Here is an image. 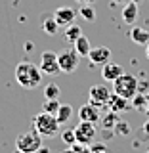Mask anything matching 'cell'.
Masks as SVG:
<instances>
[{
    "instance_id": "cell-19",
    "label": "cell",
    "mask_w": 149,
    "mask_h": 153,
    "mask_svg": "<svg viewBox=\"0 0 149 153\" xmlns=\"http://www.w3.org/2000/svg\"><path fill=\"white\" fill-rule=\"evenodd\" d=\"M71 117H73V105H69V103H61V105H59V109H57V113H56L57 123L63 124V123L69 121Z\"/></svg>"
},
{
    "instance_id": "cell-21",
    "label": "cell",
    "mask_w": 149,
    "mask_h": 153,
    "mask_svg": "<svg viewBox=\"0 0 149 153\" xmlns=\"http://www.w3.org/2000/svg\"><path fill=\"white\" fill-rule=\"evenodd\" d=\"M59 94H61V90L56 82H50L44 86V98L46 100H59Z\"/></svg>"
},
{
    "instance_id": "cell-20",
    "label": "cell",
    "mask_w": 149,
    "mask_h": 153,
    "mask_svg": "<svg viewBox=\"0 0 149 153\" xmlns=\"http://www.w3.org/2000/svg\"><path fill=\"white\" fill-rule=\"evenodd\" d=\"M79 16L82 17L84 21L92 23V21H96V10L90 6V4H82V6L79 8Z\"/></svg>"
},
{
    "instance_id": "cell-16",
    "label": "cell",
    "mask_w": 149,
    "mask_h": 153,
    "mask_svg": "<svg viewBox=\"0 0 149 153\" xmlns=\"http://www.w3.org/2000/svg\"><path fill=\"white\" fill-rule=\"evenodd\" d=\"M130 38L136 42V44L145 46V44H149V31H147V29H143V27L132 25V29H130Z\"/></svg>"
},
{
    "instance_id": "cell-25",
    "label": "cell",
    "mask_w": 149,
    "mask_h": 153,
    "mask_svg": "<svg viewBox=\"0 0 149 153\" xmlns=\"http://www.w3.org/2000/svg\"><path fill=\"white\" fill-rule=\"evenodd\" d=\"M61 140H63L67 146H75V143H76V140H75V130H73V128L63 130V132H61Z\"/></svg>"
},
{
    "instance_id": "cell-22",
    "label": "cell",
    "mask_w": 149,
    "mask_h": 153,
    "mask_svg": "<svg viewBox=\"0 0 149 153\" xmlns=\"http://www.w3.org/2000/svg\"><path fill=\"white\" fill-rule=\"evenodd\" d=\"M119 123V113H115V111H109L107 115L103 117V123H102V126L105 128V130H111V128H115V124Z\"/></svg>"
},
{
    "instance_id": "cell-4",
    "label": "cell",
    "mask_w": 149,
    "mask_h": 153,
    "mask_svg": "<svg viewBox=\"0 0 149 153\" xmlns=\"http://www.w3.org/2000/svg\"><path fill=\"white\" fill-rule=\"evenodd\" d=\"M16 147L19 153H36L42 147V136L36 130L23 132L16 138Z\"/></svg>"
},
{
    "instance_id": "cell-32",
    "label": "cell",
    "mask_w": 149,
    "mask_h": 153,
    "mask_svg": "<svg viewBox=\"0 0 149 153\" xmlns=\"http://www.w3.org/2000/svg\"><path fill=\"white\" fill-rule=\"evenodd\" d=\"M143 130H149V121H147L145 124H143Z\"/></svg>"
},
{
    "instance_id": "cell-3",
    "label": "cell",
    "mask_w": 149,
    "mask_h": 153,
    "mask_svg": "<svg viewBox=\"0 0 149 153\" xmlns=\"http://www.w3.org/2000/svg\"><path fill=\"white\" fill-rule=\"evenodd\" d=\"M113 92L126 100H132L138 94V79L134 75L122 73L117 80H113Z\"/></svg>"
},
{
    "instance_id": "cell-7",
    "label": "cell",
    "mask_w": 149,
    "mask_h": 153,
    "mask_svg": "<svg viewBox=\"0 0 149 153\" xmlns=\"http://www.w3.org/2000/svg\"><path fill=\"white\" fill-rule=\"evenodd\" d=\"M111 94H113V90H109L107 86H103V84H94L92 88L88 90V100H90V103L96 105V107H102V105H107L109 98H111Z\"/></svg>"
},
{
    "instance_id": "cell-10",
    "label": "cell",
    "mask_w": 149,
    "mask_h": 153,
    "mask_svg": "<svg viewBox=\"0 0 149 153\" xmlns=\"http://www.w3.org/2000/svg\"><path fill=\"white\" fill-rule=\"evenodd\" d=\"M79 121H86V123H98L102 121V113H99V107H96L94 103H84L82 107H79Z\"/></svg>"
},
{
    "instance_id": "cell-14",
    "label": "cell",
    "mask_w": 149,
    "mask_h": 153,
    "mask_svg": "<svg viewBox=\"0 0 149 153\" xmlns=\"http://www.w3.org/2000/svg\"><path fill=\"white\" fill-rule=\"evenodd\" d=\"M40 27H42V31H44L48 36H56L57 31H59V25H57L54 13H42V17H40Z\"/></svg>"
},
{
    "instance_id": "cell-17",
    "label": "cell",
    "mask_w": 149,
    "mask_h": 153,
    "mask_svg": "<svg viewBox=\"0 0 149 153\" xmlns=\"http://www.w3.org/2000/svg\"><path fill=\"white\" fill-rule=\"evenodd\" d=\"M73 48L76 50V54H79L80 57H88L90 54V50H92V44H90V40H88V36H84V35H80L76 40L73 42Z\"/></svg>"
},
{
    "instance_id": "cell-26",
    "label": "cell",
    "mask_w": 149,
    "mask_h": 153,
    "mask_svg": "<svg viewBox=\"0 0 149 153\" xmlns=\"http://www.w3.org/2000/svg\"><path fill=\"white\" fill-rule=\"evenodd\" d=\"M132 100H134V107H136V109H142L143 105L147 103V98H145V96H142V92H138Z\"/></svg>"
},
{
    "instance_id": "cell-18",
    "label": "cell",
    "mask_w": 149,
    "mask_h": 153,
    "mask_svg": "<svg viewBox=\"0 0 149 153\" xmlns=\"http://www.w3.org/2000/svg\"><path fill=\"white\" fill-rule=\"evenodd\" d=\"M80 35H82V29L76 25V23H71V25H67V27H65L63 38H65L67 42H69V44H73V42H75Z\"/></svg>"
},
{
    "instance_id": "cell-13",
    "label": "cell",
    "mask_w": 149,
    "mask_h": 153,
    "mask_svg": "<svg viewBox=\"0 0 149 153\" xmlns=\"http://www.w3.org/2000/svg\"><path fill=\"white\" fill-rule=\"evenodd\" d=\"M109 111H115V113H122V111H128L130 109V100H126V98H122V96H119V94H111V98H109Z\"/></svg>"
},
{
    "instance_id": "cell-29",
    "label": "cell",
    "mask_w": 149,
    "mask_h": 153,
    "mask_svg": "<svg viewBox=\"0 0 149 153\" xmlns=\"http://www.w3.org/2000/svg\"><path fill=\"white\" fill-rule=\"evenodd\" d=\"M84 147V146H82ZM82 147H73V149H71L69 153H84V149H82Z\"/></svg>"
},
{
    "instance_id": "cell-8",
    "label": "cell",
    "mask_w": 149,
    "mask_h": 153,
    "mask_svg": "<svg viewBox=\"0 0 149 153\" xmlns=\"http://www.w3.org/2000/svg\"><path fill=\"white\" fill-rule=\"evenodd\" d=\"M38 67H40L42 75H57V71H59V65H57V54L52 50H46L40 54V63H38Z\"/></svg>"
},
{
    "instance_id": "cell-31",
    "label": "cell",
    "mask_w": 149,
    "mask_h": 153,
    "mask_svg": "<svg viewBox=\"0 0 149 153\" xmlns=\"http://www.w3.org/2000/svg\"><path fill=\"white\" fill-rule=\"evenodd\" d=\"M145 57L149 59V44H145Z\"/></svg>"
},
{
    "instance_id": "cell-12",
    "label": "cell",
    "mask_w": 149,
    "mask_h": 153,
    "mask_svg": "<svg viewBox=\"0 0 149 153\" xmlns=\"http://www.w3.org/2000/svg\"><path fill=\"white\" fill-rule=\"evenodd\" d=\"M122 73H124L122 65L115 63V61H107V63H103V65H102V76H103L105 80H109V82L117 80Z\"/></svg>"
},
{
    "instance_id": "cell-1",
    "label": "cell",
    "mask_w": 149,
    "mask_h": 153,
    "mask_svg": "<svg viewBox=\"0 0 149 153\" xmlns=\"http://www.w3.org/2000/svg\"><path fill=\"white\" fill-rule=\"evenodd\" d=\"M16 80L21 88L33 90L42 82V71L33 61H19L16 67Z\"/></svg>"
},
{
    "instance_id": "cell-28",
    "label": "cell",
    "mask_w": 149,
    "mask_h": 153,
    "mask_svg": "<svg viewBox=\"0 0 149 153\" xmlns=\"http://www.w3.org/2000/svg\"><path fill=\"white\" fill-rule=\"evenodd\" d=\"M130 0H111V4L113 6H121V4H128Z\"/></svg>"
},
{
    "instance_id": "cell-34",
    "label": "cell",
    "mask_w": 149,
    "mask_h": 153,
    "mask_svg": "<svg viewBox=\"0 0 149 153\" xmlns=\"http://www.w3.org/2000/svg\"><path fill=\"white\" fill-rule=\"evenodd\" d=\"M147 153H149V151H147Z\"/></svg>"
},
{
    "instance_id": "cell-24",
    "label": "cell",
    "mask_w": 149,
    "mask_h": 153,
    "mask_svg": "<svg viewBox=\"0 0 149 153\" xmlns=\"http://www.w3.org/2000/svg\"><path fill=\"white\" fill-rule=\"evenodd\" d=\"M59 100H46L44 105H42V111H46V113H52V115H56L57 113V109H59Z\"/></svg>"
},
{
    "instance_id": "cell-23",
    "label": "cell",
    "mask_w": 149,
    "mask_h": 153,
    "mask_svg": "<svg viewBox=\"0 0 149 153\" xmlns=\"http://www.w3.org/2000/svg\"><path fill=\"white\" fill-rule=\"evenodd\" d=\"M115 134H119V136H130V132H132V128H130V124H128L126 121H119L117 124H115Z\"/></svg>"
},
{
    "instance_id": "cell-5",
    "label": "cell",
    "mask_w": 149,
    "mask_h": 153,
    "mask_svg": "<svg viewBox=\"0 0 149 153\" xmlns=\"http://www.w3.org/2000/svg\"><path fill=\"white\" fill-rule=\"evenodd\" d=\"M79 61H80V56L76 54L75 48H69V50H63L61 54H57V65H59V71L71 75L79 69Z\"/></svg>"
},
{
    "instance_id": "cell-33",
    "label": "cell",
    "mask_w": 149,
    "mask_h": 153,
    "mask_svg": "<svg viewBox=\"0 0 149 153\" xmlns=\"http://www.w3.org/2000/svg\"><path fill=\"white\" fill-rule=\"evenodd\" d=\"M132 2H136V4H140V2H142V0H132Z\"/></svg>"
},
{
    "instance_id": "cell-9",
    "label": "cell",
    "mask_w": 149,
    "mask_h": 153,
    "mask_svg": "<svg viewBox=\"0 0 149 153\" xmlns=\"http://www.w3.org/2000/svg\"><path fill=\"white\" fill-rule=\"evenodd\" d=\"M76 16H79V12H76L73 6H61L54 12V17H56V21H57L59 27H67V25H71V23H75Z\"/></svg>"
},
{
    "instance_id": "cell-15",
    "label": "cell",
    "mask_w": 149,
    "mask_h": 153,
    "mask_svg": "<svg viewBox=\"0 0 149 153\" xmlns=\"http://www.w3.org/2000/svg\"><path fill=\"white\" fill-rule=\"evenodd\" d=\"M138 16H140V10H138V4L136 2H128V4H124V8H122V21L126 23V25H134L136 23V19Z\"/></svg>"
},
{
    "instance_id": "cell-11",
    "label": "cell",
    "mask_w": 149,
    "mask_h": 153,
    "mask_svg": "<svg viewBox=\"0 0 149 153\" xmlns=\"http://www.w3.org/2000/svg\"><path fill=\"white\" fill-rule=\"evenodd\" d=\"M88 57L92 61V65H103L107 61H111V50L107 46H96L90 50Z\"/></svg>"
},
{
    "instance_id": "cell-2",
    "label": "cell",
    "mask_w": 149,
    "mask_h": 153,
    "mask_svg": "<svg viewBox=\"0 0 149 153\" xmlns=\"http://www.w3.org/2000/svg\"><path fill=\"white\" fill-rule=\"evenodd\" d=\"M59 126H61V124L57 123L56 115L46 113V111H40L38 115H35V119H33V130H36L42 138H54V136H57Z\"/></svg>"
},
{
    "instance_id": "cell-6",
    "label": "cell",
    "mask_w": 149,
    "mask_h": 153,
    "mask_svg": "<svg viewBox=\"0 0 149 153\" xmlns=\"http://www.w3.org/2000/svg\"><path fill=\"white\" fill-rule=\"evenodd\" d=\"M73 130H75V140H76V143H80V146H90V143L94 142V138H96L94 123L80 121Z\"/></svg>"
},
{
    "instance_id": "cell-30",
    "label": "cell",
    "mask_w": 149,
    "mask_h": 153,
    "mask_svg": "<svg viewBox=\"0 0 149 153\" xmlns=\"http://www.w3.org/2000/svg\"><path fill=\"white\" fill-rule=\"evenodd\" d=\"M79 4H92V2H96V0H76Z\"/></svg>"
},
{
    "instance_id": "cell-27",
    "label": "cell",
    "mask_w": 149,
    "mask_h": 153,
    "mask_svg": "<svg viewBox=\"0 0 149 153\" xmlns=\"http://www.w3.org/2000/svg\"><path fill=\"white\" fill-rule=\"evenodd\" d=\"M23 48H25V52H33V50H35V44H33V42H25Z\"/></svg>"
}]
</instances>
